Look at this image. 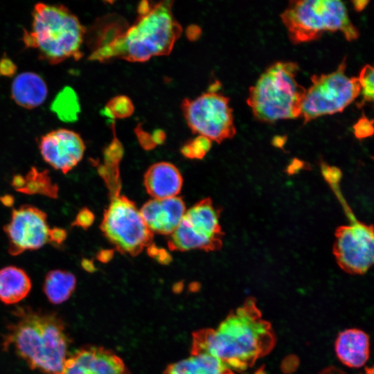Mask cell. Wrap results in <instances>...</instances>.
Segmentation results:
<instances>
[{
    "label": "cell",
    "instance_id": "cell-15",
    "mask_svg": "<svg viewBox=\"0 0 374 374\" xmlns=\"http://www.w3.org/2000/svg\"><path fill=\"white\" fill-rule=\"evenodd\" d=\"M139 211L153 233L170 235L179 226L186 210L182 197L176 196L150 199L143 205Z\"/></svg>",
    "mask_w": 374,
    "mask_h": 374
},
{
    "label": "cell",
    "instance_id": "cell-30",
    "mask_svg": "<svg viewBox=\"0 0 374 374\" xmlns=\"http://www.w3.org/2000/svg\"><path fill=\"white\" fill-rule=\"evenodd\" d=\"M14 63L8 58L0 61V73L3 75H10L15 71Z\"/></svg>",
    "mask_w": 374,
    "mask_h": 374
},
{
    "label": "cell",
    "instance_id": "cell-26",
    "mask_svg": "<svg viewBox=\"0 0 374 374\" xmlns=\"http://www.w3.org/2000/svg\"><path fill=\"white\" fill-rule=\"evenodd\" d=\"M211 147V140L206 137L198 136L185 143L181 148L180 151L186 158L202 159L209 151Z\"/></svg>",
    "mask_w": 374,
    "mask_h": 374
},
{
    "label": "cell",
    "instance_id": "cell-27",
    "mask_svg": "<svg viewBox=\"0 0 374 374\" xmlns=\"http://www.w3.org/2000/svg\"><path fill=\"white\" fill-rule=\"evenodd\" d=\"M134 112L132 101L126 96H119L109 100L105 108V115L113 120L130 116Z\"/></svg>",
    "mask_w": 374,
    "mask_h": 374
},
{
    "label": "cell",
    "instance_id": "cell-4",
    "mask_svg": "<svg viewBox=\"0 0 374 374\" xmlns=\"http://www.w3.org/2000/svg\"><path fill=\"white\" fill-rule=\"evenodd\" d=\"M84 35V27L66 6L38 3L33 10L31 28L24 30L22 40L42 60L56 64L82 57Z\"/></svg>",
    "mask_w": 374,
    "mask_h": 374
},
{
    "label": "cell",
    "instance_id": "cell-3",
    "mask_svg": "<svg viewBox=\"0 0 374 374\" xmlns=\"http://www.w3.org/2000/svg\"><path fill=\"white\" fill-rule=\"evenodd\" d=\"M8 327L3 348L12 347L32 370L59 374L68 357L69 337L62 319L53 312L21 310Z\"/></svg>",
    "mask_w": 374,
    "mask_h": 374
},
{
    "label": "cell",
    "instance_id": "cell-12",
    "mask_svg": "<svg viewBox=\"0 0 374 374\" xmlns=\"http://www.w3.org/2000/svg\"><path fill=\"white\" fill-rule=\"evenodd\" d=\"M3 231L8 240V252L12 256L55 242V228H50L46 213L32 205H22L13 209Z\"/></svg>",
    "mask_w": 374,
    "mask_h": 374
},
{
    "label": "cell",
    "instance_id": "cell-9",
    "mask_svg": "<svg viewBox=\"0 0 374 374\" xmlns=\"http://www.w3.org/2000/svg\"><path fill=\"white\" fill-rule=\"evenodd\" d=\"M220 212L210 197L197 202L186 211L179 226L169 235L170 250L213 251L220 249L224 236L220 224Z\"/></svg>",
    "mask_w": 374,
    "mask_h": 374
},
{
    "label": "cell",
    "instance_id": "cell-29",
    "mask_svg": "<svg viewBox=\"0 0 374 374\" xmlns=\"http://www.w3.org/2000/svg\"><path fill=\"white\" fill-rule=\"evenodd\" d=\"M94 215L87 208H82L78 214L75 224L86 229L93 224Z\"/></svg>",
    "mask_w": 374,
    "mask_h": 374
},
{
    "label": "cell",
    "instance_id": "cell-5",
    "mask_svg": "<svg viewBox=\"0 0 374 374\" xmlns=\"http://www.w3.org/2000/svg\"><path fill=\"white\" fill-rule=\"evenodd\" d=\"M299 66L276 62L249 89L247 103L259 121L274 123L301 116L306 89L296 80Z\"/></svg>",
    "mask_w": 374,
    "mask_h": 374
},
{
    "label": "cell",
    "instance_id": "cell-33",
    "mask_svg": "<svg viewBox=\"0 0 374 374\" xmlns=\"http://www.w3.org/2000/svg\"><path fill=\"white\" fill-rule=\"evenodd\" d=\"M114 252L113 249L101 250L97 254V258L102 262H108L113 258Z\"/></svg>",
    "mask_w": 374,
    "mask_h": 374
},
{
    "label": "cell",
    "instance_id": "cell-17",
    "mask_svg": "<svg viewBox=\"0 0 374 374\" xmlns=\"http://www.w3.org/2000/svg\"><path fill=\"white\" fill-rule=\"evenodd\" d=\"M335 349L337 357L344 364L351 368L362 367L369 357V337L359 329L345 330L337 337Z\"/></svg>",
    "mask_w": 374,
    "mask_h": 374
},
{
    "label": "cell",
    "instance_id": "cell-21",
    "mask_svg": "<svg viewBox=\"0 0 374 374\" xmlns=\"http://www.w3.org/2000/svg\"><path fill=\"white\" fill-rule=\"evenodd\" d=\"M76 278L71 272L54 269L48 271L44 278L43 291L53 304H60L67 301L74 292Z\"/></svg>",
    "mask_w": 374,
    "mask_h": 374
},
{
    "label": "cell",
    "instance_id": "cell-20",
    "mask_svg": "<svg viewBox=\"0 0 374 374\" xmlns=\"http://www.w3.org/2000/svg\"><path fill=\"white\" fill-rule=\"evenodd\" d=\"M163 374H235L217 357L205 353L191 354L168 365Z\"/></svg>",
    "mask_w": 374,
    "mask_h": 374
},
{
    "label": "cell",
    "instance_id": "cell-1",
    "mask_svg": "<svg viewBox=\"0 0 374 374\" xmlns=\"http://www.w3.org/2000/svg\"><path fill=\"white\" fill-rule=\"evenodd\" d=\"M275 344L270 323L263 319L256 299L251 296L232 310L216 329L203 328L193 332L191 354L208 353L233 371H244L268 355Z\"/></svg>",
    "mask_w": 374,
    "mask_h": 374
},
{
    "label": "cell",
    "instance_id": "cell-28",
    "mask_svg": "<svg viewBox=\"0 0 374 374\" xmlns=\"http://www.w3.org/2000/svg\"><path fill=\"white\" fill-rule=\"evenodd\" d=\"M373 121L369 120L365 115L362 116L353 125L354 134L358 139L368 138L373 135Z\"/></svg>",
    "mask_w": 374,
    "mask_h": 374
},
{
    "label": "cell",
    "instance_id": "cell-18",
    "mask_svg": "<svg viewBox=\"0 0 374 374\" xmlns=\"http://www.w3.org/2000/svg\"><path fill=\"white\" fill-rule=\"evenodd\" d=\"M48 89L44 79L34 72H22L12 81L11 96L19 106L33 109L46 100Z\"/></svg>",
    "mask_w": 374,
    "mask_h": 374
},
{
    "label": "cell",
    "instance_id": "cell-6",
    "mask_svg": "<svg viewBox=\"0 0 374 374\" xmlns=\"http://www.w3.org/2000/svg\"><path fill=\"white\" fill-rule=\"evenodd\" d=\"M293 44L312 42L328 31L341 32L352 42L359 36L357 28L350 21L347 8L341 1H290L280 14Z\"/></svg>",
    "mask_w": 374,
    "mask_h": 374
},
{
    "label": "cell",
    "instance_id": "cell-7",
    "mask_svg": "<svg viewBox=\"0 0 374 374\" xmlns=\"http://www.w3.org/2000/svg\"><path fill=\"white\" fill-rule=\"evenodd\" d=\"M346 69L345 57L335 71L311 77L312 84L305 91L301 109L304 124L343 112L360 94L358 78L347 76Z\"/></svg>",
    "mask_w": 374,
    "mask_h": 374
},
{
    "label": "cell",
    "instance_id": "cell-2",
    "mask_svg": "<svg viewBox=\"0 0 374 374\" xmlns=\"http://www.w3.org/2000/svg\"><path fill=\"white\" fill-rule=\"evenodd\" d=\"M173 1H142L135 21L123 30L100 40L89 56L100 62L112 58L145 62L168 55L180 37L182 28L174 17Z\"/></svg>",
    "mask_w": 374,
    "mask_h": 374
},
{
    "label": "cell",
    "instance_id": "cell-32",
    "mask_svg": "<svg viewBox=\"0 0 374 374\" xmlns=\"http://www.w3.org/2000/svg\"><path fill=\"white\" fill-rule=\"evenodd\" d=\"M153 258L159 263L164 265H168L172 260V258L169 252L166 249L159 247Z\"/></svg>",
    "mask_w": 374,
    "mask_h": 374
},
{
    "label": "cell",
    "instance_id": "cell-36",
    "mask_svg": "<svg viewBox=\"0 0 374 374\" xmlns=\"http://www.w3.org/2000/svg\"><path fill=\"white\" fill-rule=\"evenodd\" d=\"M373 367L371 368H366L365 371L362 374H373Z\"/></svg>",
    "mask_w": 374,
    "mask_h": 374
},
{
    "label": "cell",
    "instance_id": "cell-19",
    "mask_svg": "<svg viewBox=\"0 0 374 374\" xmlns=\"http://www.w3.org/2000/svg\"><path fill=\"white\" fill-rule=\"evenodd\" d=\"M32 283L21 268L7 266L0 269V301L6 305L15 304L29 294Z\"/></svg>",
    "mask_w": 374,
    "mask_h": 374
},
{
    "label": "cell",
    "instance_id": "cell-24",
    "mask_svg": "<svg viewBox=\"0 0 374 374\" xmlns=\"http://www.w3.org/2000/svg\"><path fill=\"white\" fill-rule=\"evenodd\" d=\"M52 108L63 119H74L79 112V105L74 91L67 88L55 98Z\"/></svg>",
    "mask_w": 374,
    "mask_h": 374
},
{
    "label": "cell",
    "instance_id": "cell-13",
    "mask_svg": "<svg viewBox=\"0 0 374 374\" xmlns=\"http://www.w3.org/2000/svg\"><path fill=\"white\" fill-rule=\"evenodd\" d=\"M39 149L47 163L66 174L82 160L85 145L79 134L61 128L43 135Z\"/></svg>",
    "mask_w": 374,
    "mask_h": 374
},
{
    "label": "cell",
    "instance_id": "cell-8",
    "mask_svg": "<svg viewBox=\"0 0 374 374\" xmlns=\"http://www.w3.org/2000/svg\"><path fill=\"white\" fill-rule=\"evenodd\" d=\"M100 229L123 254L136 256L152 243L154 233L145 224L136 204L125 195L111 198Z\"/></svg>",
    "mask_w": 374,
    "mask_h": 374
},
{
    "label": "cell",
    "instance_id": "cell-31",
    "mask_svg": "<svg viewBox=\"0 0 374 374\" xmlns=\"http://www.w3.org/2000/svg\"><path fill=\"white\" fill-rule=\"evenodd\" d=\"M137 135L139 141L144 149L149 150L153 149L156 146L152 136H150L146 132L141 131V133L137 134Z\"/></svg>",
    "mask_w": 374,
    "mask_h": 374
},
{
    "label": "cell",
    "instance_id": "cell-14",
    "mask_svg": "<svg viewBox=\"0 0 374 374\" xmlns=\"http://www.w3.org/2000/svg\"><path fill=\"white\" fill-rule=\"evenodd\" d=\"M59 374H130L123 360L102 346H87L68 356Z\"/></svg>",
    "mask_w": 374,
    "mask_h": 374
},
{
    "label": "cell",
    "instance_id": "cell-25",
    "mask_svg": "<svg viewBox=\"0 0 374 374\" xmlns=\"http://www.w3.org/2000/svg\"><path fill=\"white\" fill-rule=\"evenodd\" d=\"M358 80L360 84V93L362 100L357 104L358 107H362L366 103H372L374 99V71L370 64L365 65L361 70Z\"/></svg>",
    "mask_w": 374,
    "mask_h": 374
},
{
    "label": "cell",
    "instance_id": "cell-16",
    "mask_svg": "<svg viewBox=\"0 0 374 374\" xmlns=\"http://www.w3.org/2000/svg\"><path fill=\"white\" fill-rule=\"evenodd\" d=\"M143 184L147 193L153 199H163L176 197L180 193L183 177L175 165L160 161L152 164L146 170Z\"/></svg>",
    "mask_w": 374,
    "mask_h": 374
},
{
    "label": "cell",
    "instance_id": "cell-10",
    "mask_svg": "<svg viewBox=\"0 0 374 374\" xmlns=\"http://www.w3.org/2000/svg\"><path fill=\"white\" fill-rule=\"evenodd\" d=\"M228 97L215 91L185 98L181 109L190 130L217 143L233 138L236 129Z\"/></svg>",
    "mask_w": 374,
    "mask_h": 374
},
{
    "label": "cell",
    "instance_id": "cell-35",
    "mask_svg": "<svg viewBox=\"0 0 374 374\" xmlns=\"http://www.w3.org/2000/svg\"><path fill=\"white\" fill-rule=\"evenodd\" d=\"M83 266L85 267L87 270H89V271H93L94 268L93 265L91 264V262H89V260H86L85 264L83 265Z\"/></svg>",
    "mask_w": 374,
    "mask_h": 374
},
{
    "label": "cell",
    "instance_id": "cell-34",
    "mask_svg": "<svg viewBox=\"0 0 374 374\" xmlns=\"http://www.w3.org/2000/svg\"><path fill=\"white\" fill-rule=\"evenodd\" d=\"M368 1H353L352 3L356 11L360 12L363 10L368 3Z\"/></svg>",
    "mask_w": 374,
    "mask_h": 374
},
{
    "label": "cell",
    "instance_id": "cell-11",
    "mask_svg": "<svg viewBox=\"0 0 374 374\" xmlns=\"http://www.w3.org/2000/svg\"><path fill=\"white\" fill-rule=\"evenodd\" d=\"M335 235L333 253L340 268L353 275L366 273L374 260L373 226L353 222L337 228Z\"/></svg>",
    "mask_w": 374,
    "mask_h": 374
},
{
    "label": "cell",
    "instance_id": "cell-22",
    "mask_svg": "<svg viewBox=\"0 0 374 374\" xmlns=\"http://www.w3.org/2000/svg\"><path fill=\"white\" fill-rule=\"evenodd\" d=\"M123 154L122 145L115 137L104 152L105 164L98 168V172L104 179L108 189H116L121 187L118 164Z\"/></svg>",
    "mask_w": 374,
    "mask_h": 374
},
{
    "label": "cell",
    "instance_id": "cell-23",
    "mask_svg": "<svg viewBox=\"0 0 374 374\" xmlns=\"http://www.w3.org/2000/svg\"><path fill=\"white\" fill-rule=\"evenodd\" d=\"M13 184L19 191L30 193H40L55 197L57 188L51 181L46 172L33 168L26 178L19 176L13 179Z\"/></svg>",
    "mask_w": 374,
    "mask_h": 374
}]
</instances>
